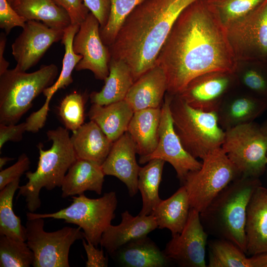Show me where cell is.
I'll list each match as a JSON object with an SVG mask.
<instances>
[{
  "instance_id": "cell-1",
  "label": "cell",
  "mask_w": 267,
  "mask_h": 267,
  "mask_svg": "<svg viewBox=\"0 0 267 267\" xmlns=\"http://www.w3.org/2000/svg\"><path fill=\"white\" fill-rule=\"evenodd\" d=\"M237 63L225 26L208 0H196L176 20L156 65L165 74L167 93L175 95L202 74L234 73Z\"/></svg>"
},
{
  "instance_id": "cell-2",
  "label": "cell",
  "mask_w": 267,
  "mask_h": 267,
  "mask_svg": "<svg viewBox=\"0 0 267 267\" xmlns=\"http://www.w3.org/2000/svg\"><path fill=\"white\" fill-rule=\"evenodd\" d=\"M195 0H144L129 15L108 46L111 58L126 63L135 81L156 65L176 20Z\"/></svg>"
},
{
  "instance_id": "cell-3",
  "label": "cell",
  "mask_w": 267,
  "mask_h": 267,
  "mask_svg": "<svg viewBox=\"0 0 267 267\" xmlns=\"http://www.w3.org/2000/svg\"><path fill=\"white\" fill-rule=\"evenodd\" d=\"M259 178L241 175L227 185L200 213L208 233L233 243L246 254L245 226L247 208Z\"/></svg>"
},
{
  "instance_id": "cell-4",
  "label": "cell",
  "mask_w": 267,
  "mask_h": 267,
  "mask_svg": "<svg viewBox=\"0 0 267 267\" xmlns=\"http://www.w3.org/2000/svg\"><path fill=\"white\" fill-rule=\"evenodd\" d=\"M46 135L52 145L44 150L42 143L38 145L40 156L37 169L25 173L28 181L19 186L17 196L25 198L28 210L33 213L41 206L42 188L51 190L61 187L69 169L77 159L67 129L59 127L48 130Z\"/></svg>"
},
{
  "instance_id": "cell-5",
  "label": "cell",
  "mask_w": 267,
  "mask_h": 267,
  "mask_svg": "<svg viewBox=\"0 0 267 267\" xmlns=\"http://www.w3.org/2000/svg\"><path fill=\"white\" fill-rule=\"evenodd\" d=\"M170 110L174 129L185 149L202 160L221 147L225 131L220 127L217 112H207L188 105L178 95H172Z\"/></svg>"
},
{
  "instance_id": "cell-6",
  "label": "cell",
  "mask_w": 267,
  "mask_h": 267,
  "mask_svg": "<svg viewBox=\"0 0 267 267\" xmlns=\"http://www.w3.org/2000/svg\"><path fill=\"white\" fill-rule=\"evenodd\" d=\"M58 74L57 66L50 64L32 73L14 68L0 75V124H16Z\"/></svg>"
},
{
  "instance_id": "cell-7",
  "label": "cell",
  "mask_w": 267,
  "mask_h": 267,
  "mask_svg": "<svg viewBox=\"0 0 267 267\" xmlns=\"http://www.w3.org/2000/svg\"><path fill=\"white\" fill-rule=\"evenodd\" d=\"M118 200L114 191L105 193L98 198L87 197L84 193L73 196L66 208L50 214L28 212L27 219L52 218L78 225L83 230L85 238L95 247L100 244L102 234L115 217Z\"/></svg>"
},
{
  "instance_id": "cell-8",
  "label": "cell",
  "mask_w": 267,
  "mask_h": 267,
  "mask_svg": "<svg viewBox=\"0 0 267 267\" xmlns=\"http://www.w3.org/2000/svg\"><path fill=\"white\" fill-rule=\"evenodd\" d=\"M241 175L222 147L213 151L202 159L201 168L188 173L182 183L190 207L203 212L222 190Z\"/></svg>"
},
{
  "instance_id": "cell-9",
  "label": "cell",
  "mask_w": 267,
  "mask_h": 267,
  "mask_svg": "<svg viewBox=\"0 0 267 267\" xmlns=\"http://www.w3.org/2000/svg\"><path fill=\"white\" fill-rule=\"evenodd\" d=\"M242 175L257 178L267 166V135L254 122L225 131L221 146Z\"/></svg>"
},
{
  "instance_id": "cell-10",
  "label": "cell",
  "mask_w": 267,
  "mask_h": 267,
  "mask_svg": "<svg viewBox=\"0 0 267 267\" xmlns=\"http://www.w3.org/2000/svg\"><path fill=\"white\" fill-rule=\"evenodd\" d=\"M26 241L33 252L34 267H69L72 245L85 238L81 228L65 226L53 232L44 230L43 218L27 219Z\"/></svg>"
},
{
  "instance_id": "cell-11",
  "label": "cell",
  "mask_w": 267,
  "mask_h": 267,
  "mask_svg": "<svg viewBox=\"0 0 267 267\" xmlns=\"http://www.w3.org/2000/svg\"><path fill=\"white\" fill-rule=\"evenodd\" d=\"M226 29L237 62H267V0Z\"/></svg>"
},
{
  "instance_id": "cell-12",
  "label": "cell",
  "mask_w": 267,
  "mask_h": 267,
  "mask_svg": "<svg viewBox=\"0 0 267 267\" xmlns=\"http://www.w3.org/2000/svg\"><path fill=\"white\" fill-rule=\"evenodd\" d=\"M172 97V95L166 93L161 106L159 140L156 149L151 154L140 157L139 162L143 164L159 159L169 163L182 184L188 173L201 168L202 162L185 150L174 129L170 110Z\"/></svg>"
},
{
  "instance_id": "cell-13",
  "label": "cell",
  "mask_w": 267,
  "mask_h": 267,
  "mask_svg": "<svg viewBox=\"0 0 267 267\" xmlns=\"http://www.w3.org/2000/svg\"><path fill=\"white\" fill-rule=\"evenodd\" d=\"M208 233L201 223L200 212L190 208L182 230L172 235L164 253L180 267H206V246Z\"/></svg>"
},
{
  "instance_id": "cell-14",
  "label": "cell",
  "mask_w": 267,
  "mask_h": 267,
  "mask_svg": "<svg viewBox=\"0 0 267 267\" xmlns=\"http://www.w3.org/2000/svg\"><path fill=\"white\" fill-rule=\"evenodd\" d=\"M73 48L76 54L82 56L75 70H90L96 79L104 81L109 75L111 56L108 47L101 40L99 22L90 12L80 24Z\"/></svg>"
},
{
  "instance_id": "cell-15",
  "label": "cell",
  "mask_w": 267,
  "mask_h": 267,
  "mask_svg": "<svg viewBox=\"0 0 267 267\" xmlns=\"http://www.w3.org/2000/svg\"><path fill=\"white\" fill-rule=\"evenodd\" d=\"M237 87L234 73L211 72L192 79L177 95L193 108L217 112L226 95Z\"/></svg>"
},
{
  "instance_id": "cell-16",
  "label": "cell",
  "mask_w": 267,
  "mask_h": 267,
  "mask_svg": "<svg viewBox=\"0 0 267 267\" xmlns=\"http://www.w3.org/2000/svg\"><path fill=\"white\" fill-rule=\"evenodd\" d=\"M12 44L15 67L26 72L36 65L48 48L62 40L64 30L53 29L36 20H29Z\"/></svg>"
},
{
  "instance_id": "cell-17",
  "label": "cell",
  "mask_w": 267,
  "mask_h": 267,
  "mask_svg": "<svg viewBox=\"0 0 267 267\" xmlns=\"http://www.w3.org/2000/svg\"><path fill=\"white\" fill-rule=\"evenodd\" d=\"M267 109V99L238 87L224 98L217 111L218 122L224 131L253 122Z\"/></svg>"
},
{
  "instance_id": "cell-18",
  "label": "cell",
  "mask_w": 267,
  "mask_h": 267,
  "mask_svg": "<svg viewBox=\"0 0 267 267\" xmlns=\"http://www.w3.org/2000/svg\"><path fill=\"white\" fill-rule=\"evenodd\" d=\"M136 148L127 132L113 142L110 151L102 164L105 175L115 177L127 187L130 197L138 192V177L140 167L136 160Z\"/></svg>"
},
{
  "instance_id": "cell-19",
  "label": "cell",
  "mask_w": 267,
  "mask_h": 267,
  "mask_svg": "<svg viewBox=\"0 0 267 267\" xmlns=\"http://www.w3.org/2000/svg\"><path fill=\"white\" fill-rule=\"evenodd\" d=\"M167 90L164 71L156 64L134 82L125 100L134 112L161 107Z\"/></svg>"
},
{
  "instance_id": "cell-20",
  "label": "cell",
  "mask_w": 267,
  "mask_h": 267,
  "mask_svg": "<svg viewBox=\"0 0 267 267\" xmlns=\"http://www.w3.org/2000/svg\"><path fill=\"white\" fill-rule=\"evenodd\" d=\"M245 233L247 255L267 252V189L262 185L256 189L248 203Z\"/></svg>"
},
{
  "instance_id": "cell-21",
  "label": "cell",
  "mask_w": 267,
  "mask_h": 267,
  "mask_svg": "<svg viewBox=\"0 0 267 267\" xmlns=\"http://www.w3.org/2000/svg\"><path fill=\"white\" fill-rule=\"evenodd\" d=\"M121 222L110 225L102 234L100 244L110 255L126 243L144 236L158 227L152 215L132 216L128 211L121 214Z\"/></svg>"
},
{
  "instance_id": "cell-22",
  "label": "cell",
  "mask_w": 267,
  "mask_h": 267,
  "mask_svg": "<svg viewBox=\"0 0 267 267\" xmlns=\"http://www.w3.org/2000/svg\"><path fill=\"white\" fill-rule=\"evenodd\" d=\"M72 133L71 140L77 159L89 160L101 166L113 142L99 126L90 120Z\"/></svg>"
},
{
  "instance_id": "cell-23",
  "label": "cell",
  "mask_w": 267,
  "mask_h": 267,
  "mask_svg": "<svg viewBox=\"0 0 267 267\" xmlns=\"http://www.w3.org/2000/svg\"><path fill=\"white\" fill-rule=\"evenodd\" d=\"M104 176L101 166L94 162L77 159L66 174L62 185L61 196L79 195L86 191L102 193Z\"/></svg>"
},
{
  "instance_id": "cell-24",
  "label": "cell",
  "mask_w": 267,
  "mask_h": 267,
  "mask_svg": "<svg viewBox=\"0 0 267 267\" xmlns=\"http://www.w3.org/2000/svg\"><path fill=\"white\" fill-rule=\"evenodd\" d=\"M161 116V107L134 112L127 132L140 157L148 155L156 149L159 140Z\"/></svg>"
},
{
  "instance_id": "cell-25",
  "label": "cell",
  "mask_w": 267,
  "mask_h": 267,
  "mask_svg": "<svg viewBox=\"0 0 267 267\" xmlns=\"http://www.w3.org/2000/svg\"><path fill=\"white\" fill-rule=\"evenodd\" d=\"M134 113L124 99L106 105L93 103L88 116L113 142L127 132Z\"/></svg>"
},
{
  "instance_id": "cell-26",
  "label": "cell",
  "mask_w": 267,
  "mask_h": 267,
  "mask_svg": "<svg viewBox=\"0 0 267 267\" xmlns=\"http://www.w3.org/2000/svg\"><path fill=\"white\" fill-rule=\"evenodd\" d=\"M112 255L126 267H164L171 261L147 236L126 243Z\"/></svg>"
},
{
  "instance_id": "cell-27",
  "label": "cell",
  "mask_w": 267,
  "mask_h": 267,
  "mask_svg": "<svg viewBox=\"0 0 267 267\" xmlns=\"http://www.w3.org/2000/svg\"><path fill=\"white\" fill-rule=\"evenodd\" d=\"M190 208L187 191L182 185L171 196L162 200L151 215L155 219L159 228H167L173 235L182 230Z\"/></svg>"
},
{
  "instance_id": "cell-28",
  "label": "cell",
  "mask_w": 267,
  "mask_h": 267,
  "mask_svg": "<svg viewBox=\"0 0 267 267\" xmlns=\"http://www.w3.org/2000/svg\"><path fill=\"white\" fill-rule=\"evenodd\" d=\"M109 71L101 90L89 95L92 104L106 105L124 100L134 83L129 67L122 60L110 58Z\"/></svg>"
},
{
  "instance_id": "cell-29",
  "label": "cell",
  "mask_w": 267,
  "mask_h": 267,
  "mask_svg": "<svg viewBox=\"0 0 267 267\" xmlns=\"http://www.w3.org/2000/svg\"><path fill=\"white\" fill-rule=\"evenodd\" d=\"M14 8L27 21H40L53 29L64 30L71 24L68 13L53 0H20Z\"/></svg>"
},
{
  "instance_id": "cell-30",
  "label": "cell",
  "mask_w": 267,
  "mask_h": 267,
  "mask_svg": "<svg viewBox=\"0 0 267 267\" xmlns=\"http://www.w3.org/2000/svg\"><path fill=\"white\" fill-rule=\"evenodd\" d=\"M80 26L71 24L64 30L61 43L64 45L65 53L62 61V67L57 80L51 86L45 89L43 94L46 97L45 101L40 111L47 114L49 111V104L53 94L59 89H64L73 82L72 72L77 64L82 58L80 54H76L73 48L74 37L78 32Z\"/></svg>"
},
{
  "instance_id": "cell-31",
  "label": "cell",
  "mask_w": 267,
  "mask_h": 267,
  "mask_svg": "<svg viewBox=\"0 0 267 267\" xmlns=\"http://www.w3.org/2000/svg\"><path fill=\"white\" fill-rule=\"evenodd\" d=\"M165 163L162 160L154 159L140 168L137 186L142 197V207L139 215H151L162 200L158 191Z\"/></svg>"
},
{
  "instance_id": "cell-32",
  "label": "cell",
  "mask_w": 267,
  "mask_h": 267,
  "mask_svg": "<svg viewBox=\"0 0 267 267\" xmlns=\"http://www.w3.org/2000/svg\"><path fill=\"white\" fill-rule=\"evenodd\" d=\"M20 178H17L0 192V234L13 239L25 241V227L21 224L20 217L13 210L14 195L19 188Z\"/></svg>"
},
{
  "instance_id": "cell-33",
  "label": "cell",
  "mask_w": 267,
  "mask_h": 267,
  "mask_svg": "<svg viewBox=\"0 0 267 267\" xmlns=\"http://www.w3.org/2000/svg\"><path fill=\"white\" fill-rule=\"evenodd\" d=\"M234 73L239 88L267 99V62L238 61Z\"/></svg>"
},
{
  "instance_id": "cell-34",
  "label": "cell",
  "mask_w": 267,
  "mask_h": 267,
  "mask_svg": "<svg viewBox=\"0 0 267 267\" xmlns=\"http://www.w3.org/2000/svg\"><path fill=\"white\" fill-rule=\"evenodd\" d=\"M209 267H251L249 258L237 246L218 238L209 243Z\"/></svg>"
},
{
  "instance_id": "cell-35",
  "label": "cell",
  "mask_w": 267,
  "mask_h": 267,
  "mask_svg": "<svg viewBox=\"0 0 267 267\" xmlns=\"http://www.w3.org/2000/svg\"><path fill=\"white\" fill-rule=\"evenodd\" d=\"M34 261V253L26 241L0 235V267H29Z\"/></svg>"
},
{
  "instance_id": "cell-36",
  "label": "cell",
  "mask_w": 267,
  "mask_h": 267,
  "mask_svg": "<svg viewBox=\"0 0 267 267\" xmlns=\"http://www.w3.org/2000/svg\"><path fill=\"white\" fill-rule=\"evenodd\" d=\"M110 0V11L107 22L103 28L100 29L101 40L108 47L114 42L129 15L144 0Z\"/></svg>"
},
{
  "instance_id": "cell-37",
  "label": "cell",
  "mask_w": 267,
  "mask_h": 267,
  "mask_svg": "<svg viewBox=\"0 0 267 267\" xmlns=\"http://www.w3.org/2000/svg\"><path fill=\"white\" fill-rule=\"evenodd\" d=\"M225 27L247 15L265 0H208Z\"/></svg>"
},
{
  "instance_id": "cell-38",
  "label": "cell",
  "mask_w": 267,
  "mask_h": 267,
  "mask_svg": "<svg viewBox=\"0 0 267 267\" xmlns=\"http://www.w3.org/2000/svg\"><path fill=\"white\" fill-rule=\"evenodd\" d=\"M85 97L73 92L67 95L58 107V115L66 129L74 132L84 124L85 120Z\"/></svg>"
},
{
  "instance_id": "cell-39",
  "label": "cell",
  "mask_w": 267,
  "mask_h": 267,
  "mask_svg": "<svg viewBox=\"0 0 267 267\" xmlns=\"http://www.w3.org/2000/svg\"><path fill=\"white\" fill-rule=\"evenodd\" d=\"M27 21L7 0H0V28L4 30L6 35L14 27L24 28Z\"/></svg>"
},
{
  "instance_id": "cell-40",
  "label": "cell",
  "mask_w": 267,
  "mask_h": 267,
  "mask_svg": "<svg viewBox=\"0 0 267 267\" xmlns=\"http://www.w3.org/2000/svg\"><path fill=\"white\" fill-rule=\"evenodd\" d=\"M30 161L27 155L23 153L17 161L10 167L1 170L0 172V190H2L13 180L20 178L21 176L28 171Z\"/></svg>"
},
{
  "instance_id": "cell-41",
  "label": "cell",
  "mask_w": 267,
  "mask_h": 267,
  "mask_svg": "<svg viewBox=\"0 0 267 267\" xmlns=\"http://www.w3.org/2000/svg\"><path fill=\"white\" fill-rule=\"evenodd\" d=\"M68 13L71 24H80L86 19L90 12L85 4L84 0H53Z\"/></svg>"
},
{
  "instance_id": "cell-42",
  "label": "cell",
  "mask_w": 267,
  "mask_h": 267,
  "mask_svg": "<svg viewBox=\"0 0 267 267\" xmlns=\"http://www.w3.org/2000/svg\"><path fill=\"white\" fill-rule=\"evenodd\" d=\"M27 128L26 122L17 125L0 124V150L8 141L19 142L21 140Z\"/></svg>"
},
{
  "instance_id": "cell-43",
  "label": "cell",
  "mask_w": 267,
  "mask_h": 267,
  "mask_svg": "<svg viewBox=\"0 0 267 267\" xmlns=\"http://www.w3.org/2000/svg\"><path fill=\"white\" fill-rule=\"evenodd\" d=\"M89 11L97 18L100 29L106 24L110 11V0H84Z\"/></svg>"
},
{
  "instance_id": "cell-44",
  "label": "cell",
  "mask_w": 267,
  "mask_h": 267,
  "mask_svg": "<svg viewBox=\"0 0 267 267\" xmlns=\"http://www.w3.org/2000/svg\"><path fill=\"white\" fill-rule=\"evenodd\" d=\"M82 239V243L87 255L86 267H106L108 259L105 256L103 250L97 248L90 242Z\"/></svg>"
},
{
  "instance_id": "cell-45",
  "label": "cell",
  "mask_w": 267,
  "mask_h": 267,
  "mask_svg": "<svg viewBox=\"0 0 267 267\" xmlns=\"http://www.w3.org/2000/svg\"><path fill=\"white\" fill-rule=\"evenodd\" d=\"M6 44V35L2 32L0 35V75L8 70L9 63L4 58L3 53Z\"/></svg>"
},
{
  "instance_id": "cell-46",
  "label": "cell",
  "mask_w": 267,
  "mask_h": 267,
  "mask_svg": "<svg viewBox=\"0 0 267 267\" xmlns=\"http://www.w3.org/2000/svg\"><path fill=\"white\" fill-rule=\"evenodd\" d=\"M249 259L251 267H267V252L253 255Z\"/></svg>"
},
{
  "instance_id": "cell-47",
  "label": "cell",
  "mask_w": 267,
  "mask_h": 267,
  "mask_svg": "<svg viewBox=\"0 0 267 267\" xmlns=\"http://www.w3.org/2000/svg\"><path fill=\"white\" fill-rule=\"evenodd\" d=\"M13 158L8 157H1L0 158V169L1 170L3 167L9 161L14 160Z\"/></svg>"
},
{
  "instance_id": "cell-48",
  "label": "cell",
  "mask_w": 267,
  "mask_h": 267,
  "mask_svg": "<svg viewBox=\"0 0 267 267\" xmlns=\"http://www.w3.org/2000/svg\"><path fill=\"white\" fill-rule=\"evenodd\" d=\"M260 128L262 132L267 135V119L260 125Z\"/></svg>"
},
{
  "instance_id": "cell-49",
  "label": "cell",
  "mask_w": 267,
  "mask_h": 267,
  "mask_svg": "<svg viewBox=\"0 0 267 267\" xmlns=\"http://www.w3.org/2000/svg\"><path fill=\"white\" fill-rule=\"evenodd\" d=\"M7 0L13 7H15L20 1V0Z\"/></svg>"
}]
</instances>
